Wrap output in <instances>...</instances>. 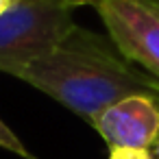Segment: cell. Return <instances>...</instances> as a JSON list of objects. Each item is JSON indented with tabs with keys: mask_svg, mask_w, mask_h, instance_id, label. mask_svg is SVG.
Returning <instances> with one entry per match:
<instances>
[{
	"mask_svg": "<svg viewBox=\"0 0 159 159\" xmlns=\"http://www.w3.org/2000/svg\"><path fill=\"white\" fill-rule=\"evenodd\" d=\"M13 2H16V0H0V16H2V13H5Z\"/></svg>",
	"mask_w": 159,
	"mask_h": 159,
	"instance_id": "52a82bcc",
	"label": "cell"
},
{
	"mask_svg": "<svg viewBox=\"0 0 159 159\" xmlns=\"http://www.w3.org/2000/svg\"><path fill=\"white\" fill-rule=\"evenodd\" d=\"M66 2H70L74 7H85V5H94V0H66Z\"/></svg>",
	"mask_w": 159,
	"mask_h": 159,
	"instance_id": "8992f818",
	"label": "cell"
},
{
	"mask_svg": "<svg viewBox=\"0 0 159 159\" xmlns=\"http://www.w3.org/2000/svg\"><path fill=\"white\" fill-rule=\"evenodd\" d=\"M92 126L109 148L150 150L159 142V96H126L100 111L92 120Z\"/></svg>",
	"mask_w": 159,
	"mask_h": 159,
	"instance_id": "277c9868",
	"label": "cell"
},
{
	"mask_svg": "<svg viewBox=\"0 0 159 159\" xmlns=\"http://www.w3.org/2000/svg\"><path fill=\"white\" fill-rule=\"evenodd\" d=\"M74 9L66 0H16L0 16V72L18 76L55 50L76 26Z\"/></svg>",
	"mask_w": 159,
	"mask_h": 159,
	"instance_id": "7a4b0ae2",
	"label": "cell"
},
{
	"mask_svg": "<svg viewBox=\"0 0 159 159\" xmlns=\"http://www.w3.org/2000/svg\"><path fill=\"white\" fill-rule=\"evenodd\" d=\"M109 159H155V155L144 148H109Z\"/></svg>",
	"mask_w": 159,
	"mask_h": 159,
	"instance_id": "5b68a950",
	"label": "cell"
},
{
	"mask_svg": "<svg viewBox=\"0 0 159 159\" xmlns=\"http://www.w3.org/2000/svg\"><path fill=\"white\" fill-rule=\"evenodd\" d=\"M18 79L48 94L83 120L133 94L159 96V81L131 63L109 37L74 31L48 55L20 70Z\"/></svg>",
	"mask_w": 159,
	"mask_h": 159,
	"instance_id": "6da1fadb",
	"label": "cell"
},
{
	"mask_svg": "<svg viewBox=\"0 0 159 159\" xmlns=\"http://www.w3.org/2000/svg\"><path fill=\"white\" fill-rule=\"evenodd\" d=\"M152 155H155V159H159V142L152 146Z\"/></svg>",
	"mask_w": 159,
	"mask_h": 159,
	"instance_id": "ba28073f",
	"label": "cell"
},
{
	"mask_svg": "<svg viewBox=\"0 0 159 159\" xmlns=\"http://www.w3.org/2000/svg\"><path fill=\"white\" fill-rule=\"evenodd\" d=\"M113 46L159 81V0H94Z\"/></svg>",
	"mask_w": 159,
	"mask_h": 159,
	"instance_id": "3957f363",
	"label": "cell"
}]
</instances>
